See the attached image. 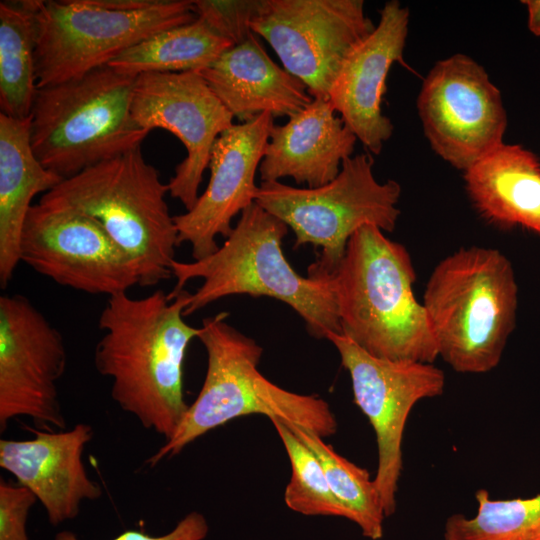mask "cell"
<instances>
[{
	"instance_id": "obj_1",
	"label": "cell",
	"mask_w": 540,
	"mask_h": 540,
	"mask_svg": "<svg viewBox=\"0 0 540 540\" xmlns=\"http://www.w3.org/2000/svg\"><path fill=\"white\" fill-rule=\"evenodd\" d=\"M190 292L155 290L143 298L127 292L108 297L99 318L97 372L112 381L111 397L148 430L170 439L189 405L183 393V363L200 327L183 319Z\"/></svg>"
},
{
	"instance_id": "obj_2",
	"label": "cell",
	"mask_w": 540,
	"mask_h": 540,
	"mask_svg": "<svg viewBox=\"0 0 540 540\" xmlns=\"http://www.w3.org/2000/svg\"><path fill=\"white\" fill-rule=\"evenodd\" d=\"M331 283L342 334L383 359L433 363L438 349L426 311L414 295L407 249L374 225L349 239Z\"/></svg>"
},
{
	"instance_id": "obj_3",
	"label": "cell",
	"mask_w": 540,
	"mask_h": 540,
	"mask_svg": "<svg viewBox=\"0 0 540 540\" xmlns=\"http://www.w3.org/2000/svg\"><path fill=\"white\" fill-rule=\"evenodd\" d=\"M288 226L256 202L245 208L222 246L210 256L172 263L174 290L192 279L201 286L190 293L183 315L199 311L226 296H267L289 305L305 321L315 338L342 333L337 306L327 277H303L282 251Z\"/></svg>"
},
{
	"instance_id": "obj_4",
	"label": "cell",
	"mask_w": 540,
	"mask_h": 540,
	"mask_svg": "<svg viewBox=\"0 0 540 540\" xmlns=\"http://www.w3.org/2000/svg\"><path fill=\"white\" fill-rule=\"evenodd\" d=\"M168 193L139 146L63 179L38 203L94 220L132 259L139 286L152 287L172 276L179 246Z\"/></svg>"
},
{
	"instance_id": "obj_5",
	"label": "cell",
	"mask_w": 540,
	"mask_h": 540,
	"mask_svg": "<svg viewBox=\"0 0 540 540\" xmlns=\"http://www.w3.org/2000/svg\"><path fill=\"white\" fill-rule=\"evenodd\" d=\"M422 304L438 357L459 373L489 372L515 327L518 287L511 262L497 249L461 248L434 268Z\"/></svg>"
},
{
	"instance_id": "obj_6",
	"label": "cell",
	"mask_w": 540,
	"mask_h": 540,
	"mask_svg": "<svg viewBox=\"0 0 540 540\" xmlns=\"http://www.w3.org/2000/svg\"><path fill=\"white\" fill-rule=\"evenodd\" d=\"M227 316L221 312L203 319L198 336L207 353L203 385L176 432L147 460L151 467L207 432L252 414L291 422L322 438L336 432L325 400L283 389L259 372L262 347L228 324Z\"/></svg>"
},
{
	"instance_id": "obj_7",
	"label": "cell",
	"mask_w": 540,
	"mask_h": 540,
	"mask_svg": "<svg viewBox=\"0 0 540 540\" xmlns=\"http://www.w3.org/2000/svg\"><path fill=\"white\" fill-rule=\"evenodd\" d=\"M135 77L109 65L37 88L30 142L39 162L62 179L141 146L149 132L131 113Z\"/></svg>"
},
{
	"instance_id": "obj_8",
	"label": "cell",
	"mask_w": 540,
	"mask_h": 540,
	"mask_svg": "<svg viewBox=\"0 0 540 540\" xmlns=\"http://www.w3.org/2000/svg\"><path fill=\"white\" fill-rule=\"evenodd\" d=\"M369 153L346 158L339 174L316 188H296L280 181L262 182L255 202L282 220L295 234V247L311 244L321 252L308 275L329 274L340 263L349 239L361 227L394 230L400 210V184L379 182Z\"/></svg>"
},
{
	"instance_id": "obj_9",
	"label": "cell",
	"mask_w": 540,
	"mask_h": 540,
	"mask_svg": "<svg viewBox=\"0 0 540 540\" xmlns=\"http://www.w3.org/2000/svg\"><path fill=\"white\" fill-rule=\"evenodd\" d=\"M195 18L190 0H159L140 10L109 9L92 0H41L37 87L79 78L151 35Z\"/></svg>"
},
{
	"instance_id": "obj_10",
	"label": "cell",
	"mask_w": 540,
	"mask_h": 540,
	"mask_svg": "<svg viewBox=\"0 0 540 540\" xmlns=\"http://www.w3.org/2000/svg\"><path fill=\"white\" fill-rule=\"evenodd\" d=\"M348 371L354 401L376 435L378 467L374 482L386 517L396 510L402 472V441L412 408L443 393L444 372L432 363L375 357L342 333L326 336Z\"/></svg>"
},
{
	"instance_id": "obj_11",
	"label": "cell",
	"mask_w": 540,
	"mask_h": 540,
	"mask_svg": "<svg viewBox=\"0 0 540 540\" xmlns=\"http://www.w3.org/2000/svg\"><path fill=\"white\" fill-rule=\"evenodd\" d=\"M417 109L432 149L459 170L465 172L503 144L507 114L501 93L467 55L454 54L432 67Z\"/></svg>"
},
{
	"instance_id": "obj_12",
	"label": "cell",
	"mask_w": 540,
	"mask_h": 540,
	"mask_svg": "<svg viewBox=\"0 0 540 540\" xmlns=\"http://www.w3.org/2000/svg\"><path fill=\"white\" fill-rule=\"evenodd\" d=\"M375 29L362 0H266L251 30L313 98H328L348 55Z\"/></svg>"
},
{
	"instance_id": "obj_13",
	"label": "cell",
	"mask_w": 540,
	"mask_h": 540,
	"mask_svg": "<svg viewBox=\"0 0 540 540\" xmlns=\"http://www.w3.org/2000/svg\"><path fill=\"white\" fill-rule=\"evenodd\" d=\"M67 353L61 333L24 295L0 296V430L25 416L40 430H65L57 382Z\"/></svg>"
},
{
	"instance_id": "obj_14",
	"label": "cell",
	"mask_w": 540,
	"mask_h": 540,
	"mask_svg": "<svg viewBox=\"0 0 540 540\" xmlns=\"http://www.w3.org/2000/svg\"><path fill=\"white\" fill-rule=\"evenodd\" d=\"M20 261L55 283L108 297L139 285L128 254L94 220L33 204L20 239Z\"/></svg>"
},
{
	"instance_id": "obj_15",
	"label": "cell",
	"mask_w": 540,
	"mask_h": 540,
	"mask_svg": "<svg viewBox=\"0 0 540 540\" xmlns=\"http://www.w3.org/2000/svg\"><path fill=\"white\" fill-rule=\"evenodd\" d=\"M131 113L147 132L161 128L183 143L186 157L176 166L168 186L170 196L190 210L199 197L212 147L233 125V115L198 71L136 76Z\"/></svg>"
},
{
	"instance_id": "obj_16",
	"label": "cell",
	"mask_w": 540,
	"mask_h": 540,
	"mask_svg": "<svg viewBox=\"0 0 540 540\" xmlns=\"http://www.w3.org/2000/svg\"><path fill=\"white\" fill-rule=\"evenodd\" d=\"M274 117L262 113L233 124L216 139L210 154V178L195 205L175 215L178 245L190 243L192 257L201 260L219 249L216 237L229 236L233 218L255 202L259 170Z\"/></svg>"
},
{
	"instance_id": "obj_17",
	"label": "cell",
	"mask_w": 540,
	"mask_h": 540,
	"mask_svg": "<svg viewBox=\"0 0 540 540\" xmlns=\"http://www.w3.org/2000/svg\"><path fill=\"white\" fill-rule=\"evenodd\" d=\"M408 25V8L396 0L386 2L375 29L345 59L329 92L345 125L375 155L393 134L391 120L382 113V101L393 63L406 66L403 51Z\"/></svg>"
},
{
	"instance_id": "obj_18",
	"label": "cell",
	"mask_w": 540,
	"mask_h": 540,
	"mask_svg": "<svg viewBox=\"0 0 540 540\" xmlns=\"http://www.w3.org/2000/svg\"><path fill=\"white\" fill-rule=\"evenodd\" d=\"M31 431L28 440H0V466L33 492L52 525L73 520L83 501L102 496L82 460L93 429L78 423L68 431Z\"/></svg>"
},
{
	"instance_id": "obj_19",
	"label": "cell",
	"mask_w": 540,
	"mask_h": 540,
	"mask_svg": "<svg viewBox=\"0 0 540 540\" xmlns=\"http://www.w3.org/2000/svg\"><path fill=\"white\" fill-rule=\"evenodd\" d=\"M357 141L328 98H313L283 125L272 127L259 166L262 182L291 177L316 188L332 181Z\"/></svg>"
},
{
	"instance_id": "obj_20",
	"label": "cell",
	"mask_w": 540,
	"mask_h": 540,
	"mask_svg": "<svg viewBox=\"0 0 540 540\" xmlns=\"http://www.w3.org/2000/svg\"><path fill=\"white\" fill-rule=\"evenodd\" d=\"M254 35L228 48L201 74L241 123L262 113L290 117L313 97L302 81L269 57Z\"/></svg>"
},
{
	"instance_id": "obj_21",
	"label": "cell",
	"mask_w": 540,
	"mask_h": 540,
	"mask_svg": "<svg viewBox=\"0 0 540 540\" xmlns=\"http://www.w3.org/2000/svg\"><path fill=\"white\" fill-rule=\"evenodd\" d=\"M479 214L503 227L540 235V161L521 145L501 144L464 172Z\"/></svg>"
},
{
	"instance_id": "obj_22",
	"label": "cell",
	"mask_w": 540,
	"mask_h": 540,
	"mask_svg": "<svg viewBox=\"0 0 540 540\" xmlns=\"http://www.w3.org/2000/svg\"><path fill=\"white\" fill-rule=\"evenodd\" d=\"M63 179L36 158L30 142V118L0 113V286L6 288L20 262L22 230L33 198Z\"/></svg>"
},
{
	"instance_id": "obj_23",
	"label": "cell",
	"mask_w": 540,
	"mask_h": 540,
	"mask_svg": "<svg viewBox=\"0 0 540 540\" xmlns=\"http://www.w3.org/2000/svg\"><path fill=\"white\" fill-rule=\"evenodd\" d=\"M41 0L0 2V108L30 118L37 92L35 52Z\"/></svg>"
},
{
	"instance_id": "obj_24",
	"label": "cell",
	"mask_w": 540,
	"mask_h": 540,
	"mask_svg": "<svg viewBox=\"0 0 540 540\" xmlns=\"http://www.w3.org/2000/svg\"><path fill=\"white\" fill-rule=\"evenodd\" d=\"M233 44L203 19L157 32L122 52L108 65L136 77L144 73L201 72Z\"/></svg>"
},
{
	"instance_id": "obj_25",
	"label": "cell",
	"mask_w": 540,
	"mask_h": 540,
	"mask_svg": "<svg viewBox=\"0 0 540 540\" xmlns=\"http://www.w3.org/2000/svg\"><path fill=\"white\" fill-rule=\"evenodd\" d=\"M283 421L319 459L329 487L345 508L348 520L360 528L364 537L381 539L386 515L369 472L338 454L321 436Z\"/></svg>"
},
{
	"instance_id": "obj_26",
	"label": "cell",
	"mask_w": 540,
	"mask_h": 540,
	"mask_svg": "<svg viewBox=\"0 0 540 540\" xmlns=\"http://www.w3.org/2000/svg\"><path fill=\"white\" fill-rule=\"evenodd\" d=\"M477 513L453 514L444 526V540H540V494L530 498L492 499L475 493Z\"/></svg>"
},
{
	"instance_id": "obj_27",
	"label": "cell",
	"mask_w": 540,
	"mask_h": 540,
	"mask_svg": "<svg viewBox=\"0 0 540 540\" xmlns=\"http://www.w3.org/2000/svg\"><path fill=\"white\" fill-rule=\"evenodd\" d=\"M287 452L291 477L284 491L286 506L306 516H335L348 519L327 482L319 459L279 418L270 419Z\"/></svg>"
},
{
	"instance_id": "obj_28",
	"label": "cell",
	"mask_w": 540,
	"mask_h": 540,
	"mask_svg": "<svg viewBox=\"0 0 540 540\" xmlns=\"http://www.w3.org/2000/svg\"><path fill=\"white\" fill-rule=\"evenodd\" d=\"M266 0H194L193 12L233 45L245 42L254 33L252 22Z\"/></svg>"
},
{
	"instance_id": "obj_29",
	"label": "cell",
	"mask_w": 540,
	"mask_h": 540,
	"mask_svg": "<svg viewBox=\"0 0 540 540\" xmlns=\"http://www.w3.org/2000/svg\"><path fill=\"white\" fill-rule=\"evenodd\" d=\"M36 501L28 488L0 480V540H29L26 522Z\"/></svg>"
},
{
	"instance_id": "obj_30",
	"label": "cell",
	"mask_w": 540,
	"mask_h": 540,
	"mask_svg": "<svg viewBox=\"0 0 540 540\" xmlns=\"http://www.w3.org/2000/svg\"><path fill=\"white\" fill-rule=\"evenodd\" d=\"M209 526L203 514L192 511L183 517L168 533L152 536L137 530H127L113 540H203L207 536ZM55 540H80L71 531H61Z\"/></svg>"
},
{
	"instance_id": "obj_31",
	"label": "cell",
	"mask_w": 540,
	"mask_h": 540,
	"mask_svg": "<svg viewBox=\"0 0 540 540\" xmlns=\"http://www.w3.org/2000/svg\"><path fill=\"white\" fill-rule=\"evenodd\" d=\"M95 4L116 10H140L155 5L159 0H92Z\"/></svg>"
},
{
	"instance_id": "obj_32",
	"label": "cell",
	"mask_w": 540,
	"mask_h": 540,
	"mask_svg": "<svg viewBox=\"0 0 540 540\" xmlns=\"http://www.w3.org/2000/svg\"><path fill=\"white\" fill-rule=\"evenodd\" d=\"M521 2L527 8L529 31L535 36H540V0H524Z\"/></svg>"
}]
</instances>
